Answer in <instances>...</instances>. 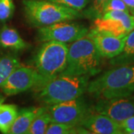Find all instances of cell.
<instances>
[{
	"instance_id": "4fadbf2b",
	"label": "cell",
	"mask_w": 134,
	"mask_h": 134,
	"mask_svg": "<svg viewBox=\"0 0 134 134\" xmlns=\"http://www.w3.org/2000/svg\"><path fill=\"white\" fill-rule=\"evenodd\" d=\"M46 110V107H31L22 109L10 130V134H26L34 119Z\"/></svg>"
},
{
	"instance_id": "ffe728a7",
	"label": "cell",
	"mask_w": 134,
	"mask_h": 134,
	"mask_svg": "<svg viewBox=\"0 0 134 134\" xmlns=\"http://www.w3.org/2000/svg\"><path fill=\"white\" fill-rule=\"evenodd\" d=\"M108 0H91L90 3L82 10L83 17L94 20L103 14L104 7Z\"/></svg>"
},
{
	"instance_id": "6da1fadb",
	"label": "cell",
	"mask_w": 134,
	"mask_h": 134,
	"mask_svg": "<svg viewBox=\"0 0 134 134\" xmlns=\"http://www.w3.org/2000/svg\"><path fill=\"white\" fill-rule=\"evenodd\" d=\"M86 92L97 100L130 96L134 92V65L116 66L89 82Z\"/></svg>"
},
{
	"instance_id": "8992f818",
	"label": "cell",
	"mask_w": 134,
	"mask_h": 134,
	"mask_svg": "<svg viewBox=\"0 0 134 134\" xmlns=\"http://www.w3.org/2000/svg\"><path fill=\"white\" fill-rule=\"evenodd\" d=\"M47 112L52 122L69 125H80L91 110L85 99L81 96L72 100L48 105Z\"/></svg>"
},
{
	"instance_id": "ba28073f",
	"label": "cell",
	"mask_w": 134,
	"mask_h": 134,
	"mask_svg": "<svg viewBox=\"0 0 134 134\" xmlns=\"http://www.w3.org/2000/svg\"><path fill=\"white\" fill-rule=\"evenodd\" d=\"M94 21V28L117 37H125L134 29V15L126 11H109Z\"/></svg>"
},
{
	"instance_id": "8fae6325",
	"label": "cell",
	"mask_w": 134,
	"mask_h": 134,
	"mask_svg": "<svg viewBox=\"0 0 134 134\" xmlns=\"http://www.w3.org/2000/svg\"><path fill=\"white\" fill-rule=\"evenodd\" d=\"M87 34L92 40L100 57L107 59L115 58L121 52L127 37H117L95 28L89 30Z\"/></svg>"
},
{
	"instance_id": "44dd1931",
	"label": "cell",
	"mask_w": 134,
	"mask_h": 134,
	"mask_svg": "<svg viewBox=\"0 0 134 134\" xmlns=\"http://www.w3.org/2000/svg\"><path fill=\"white\" fill-rule=\"evenodd\" d=\"M14 12L13 0H0V21L4 23L10 19Z\"/></svg>"
},
{
	"instance_id": "30bf717a",
	"label": "cell",
	"mask_w": 134,
	"mask_h": 134,
	"mask_svg": "<svg viewBox=\"0 0 134 134\" xmlns=\"http://www.w3.org/2000/svg\"><path fill=\"white\" fill-rule=\"evenodd\" d=\"M94 111L109 116L117 122H121L134 115V98L131 96L109 100H98Z\"/></svg>"
},
{
	"instance_id": "7a4b0ae2",
	"label": "cell",
	"mask_w": 134,
	"mask_h": 134,
	"mask_svg": "<svg viewBox=\"0 0 134 134\" xmlns=\"http://www.w3.org/2000/svg\"><path fill=\"white\" fill-rule=\"evenodd\" d=\"M89 82V76L60 74L34 90L39 101L52 105L82 96L86 92Z\"/></svg>"
},
{
	"instance_id": "277c9868",
	"label": "cell",
	"mask_w": 134,
	"mask_h": 134,
	"mask_svg": "<svg viewBox=\"0 0 134 134\" xmlns=\"http://www.w3.org/2000/svg\"><path fill=\"white\" fill-rule=\"evenodd\" d=\"M25 18L35 27L83 18L82 11L46 0H23Z\"/></svg>"
},
{
	"instance_id": "d4e9b609",
	"label": "cell",
	"mask_w": 134,
	"mask_h": 134,
	"mask_svg": "<svg viewBox=\"0 0 134 134\" xmlns=\"http://www.w3.org/2000/svg\"><path fill=\"white\" fill-rule=\"evenodd\" d=\"M129 9L130 13L134 15V0H122Z\"/></svg>"
},
{
	"instance_id": "52a82bcc",
	"label": "cell",
	"mask_w": 134,
	"mask_h": 134,
	"mask_svg": "<svg viewBox=\"0 0 134 134\" xmlns=\"http://www.w3.org/2000/svg\"><path fill=\"white\" fill-rule=\"evenodd\" d=\"M89 29L84 25L69 21L40 27L37 32L40 41H54L63 43H71L84 37Z\"/></svg>"
},
{
	"instance_id": "2e32d148",
	"label": "cell",
	"mask_w": 134,
	"mask_h": 134,
	"mask_svg": "<svg viewBox=\"0 0 134 134\" xmlns=\"http://www.w3.org/2000/svg\"><path fill=\"white\" fill-rule=\"evenodd\" d=\"M17 107L14 104H0V132L9 133L11 126L18 115Z\"/></svg>"
},
{
	"instance_id": "7402d4cb",
	"label": "cell",
	"mask_w": 134,
	"mask_h": 134,
	"mask_svg": "<svg viewBox=\"0 0 134 134\" xmlns=\"http://www.w3.org/2000/svg\"><path fill=\"white\" fill-rule=\"evenodd\" d=\"M55 2L60 5H64L69 8L77 10L78 11H82L87 7L91 2V0H46Z\"/></svg>"
},
{
	"instance_id": "ac0fdd59",
	"label": "cell",
	"mask_w": 134,
	"mask_h": 134,
	"mask_svg": "<svg viewBox=\"0 0 134 134\" xmlns=\"http://www.w3.org/2000/svg\"><path fill=\"white\" fill-rule=\"evenodd\" d=\"M91 133L88 130L81 125H69L61 123L51 122L46 134H74Z\"/></svg>"
},
{
	"instance_id": "603a6c76",
	"label": "cell",
	"mask_w": 134,
	"mask_h": 134,
	"mask_svg": "<svg viewBox=\"0 0 134 134\" xmlns=\"http://www.w3.org/2000/svg\"><path fill=\"white\" fill-rule=\"evenodd\" d=\"M115 10L130 12L128 8L122 0H108L104 7L103 14L109 11H115Z\"/></svg>"
},
{
	"instance_id": "cb8c5ba5",
	"label": "cell",
	"mask_w": 134,
	"mask_h": 134,
	"mask_svg": "<svg viewBox=\"0 0 134 134\" xmlns=\"http://www.w3.org/2000/svg\"><path fill=\"white\" fill-rule=\"evenodd\" d=\"M119 125L124 133L132 134L134 132V115L122 121Z\"/></svg>"
},
{
	"instance_id": "484cf974",
	"label": "cell",
	"mask_w": 134,
	"mask_h": 134,
	"mask_svg": "<svg viewBox=\"0 0 134 134\" xmlns=\"http://www.w3.org/2000/svg\"><path fill=\"white\" fill-rule=\"evenodd\" d=\"M4 100H5V98L2 96V94H1V92H0V104L3 103V102H4Z\"/></svg>"
},
{
	"instance_id": "e0dca14e",
	"label": "cell",
	"mask_w": 134,
	"mask_h": 134,
	"mask_svg": "<svg viewBox=\"0 0 134 134\" xmlns=\"http://www.w3.org/2000/svg\"><path fill=\"white\" fill-rule=\"evenodd\" d=\"M21 66L19 59L16 56L7 55L0 58V86L16 68Z\"/></svg>"
},
{
	"instance_id": "7c38bea8",
	"label": "cell",
	"mask_w": 134,
	"mask_h": 134,
	"mask_svg": "<svg viewBox=\"0 0 134 134\" xmlns=\"http://www.w3.org/2000/svg\"><path fill=\"white\" fill-rule=\"evenodd\" d=\"M91 133L121 134L124 133L119 122L109 116L100 113H90L80 124Z\"/></svg>"
},
{
	"instance_id": "d6986e66",
	"label": "cell",
	"mask_w": 134,
	"mask_h": 134,
	"mask_svg": "<svg viewBox=\"0 0 134 134\" xmlns=\"http://www.w3.org/2000/svg\"><path fill=\"white\" fill-rule=\"evenodd\" d=\"M51 122V117L46 110L34 119L26 134H46Z\"/></svg>"
},
{
	"instance_id": "4316f807",
	"label": "cell",
	"mask_w": 134,
	"mask_h": 134,
	"mask_svg": "<svg viewBox=\"0 0 134 134\" xmlns=\"http://www.w3.org/2000/svg\"><path fill=\"white\" fill-rule=\"evenodd\" d=\"M132 134H134V132H133V133H132Z\"/></svg>"
},
{
	"instance_id": "3957f363",
	"label": "cell",
	"mask_w": 134,
	"mask_h": 134,
	"mask_svg": "<svg viewBox=\"0 0 134 134\" xmlns=\"http://www.w3.org/2000/svg\"><path fill=\"white\" fill-rule=\"evenodd\" d=\"M100 55L92 40L86 34L69 46L66 67L61 74L93 76L100 71Z\"/></svg>"
},
{
	"instance_id": "9c48e42d",
	"label": "cell",
	"mask_w": 134,
	"mask_h": 134,
	"mask_svg": "<svg viewBox=\"0 0 134 134\" xmlns=\"http://www.w3.org/2000/svg\"><path fill=\"white\" fill-rule=\"evenodd\" d=\"M40 77L34 67L20 66L11 73L0 87L6 96H14L30 89H34L40 84Z\"/></svg>"
},
{
	"instance_id": "9a60e30c",
	"label": "cell",
	"mask_w": 134,
	"mask_h": 134,
	"mask_svg": "<svg viewBox=\"0 0 134 134\" xmlns=\"http://www.w3.org/2000/svg\"><path fill=\"white\" fill-rule=\"evenodd\" d=\"M113 66L130 65L134 63V29L126 37L125 46L121 52L115 58L110 59Z\"/></svg>"
},
{
	"instance_id": "5bb4252c",
	"label": "cell",
	"mask_w": 134,
	"mask_h": 134,
	"mask_svg": "<svg viewBox=\"0 0 134 134\" xmlns=\"http://www.w3.org/2000/svg\"><path fill=\"white\" fill-rule=\"evenodd\" d=\"M0 47L20 51L28 48V43L16 29L4 25L0 29Z\"/></svg>"
},
{
	"instance_id": "5b68a950",
	"label": "cell",
	"mask_w": 134,
	"mask_h": 134,
	"mask_svg": "<svg viewBox=\"0 0 134 134\" xmlns=\"http://www.w3.org/2000/svg\"><path fill=\"white\" fill-rule=\"evenodd\" d=\"M68 47L67 43L54 41H47L42 45L34 59V67L40 77L37 87L45 84L65 70Z\"/></svg>"
}]
</instances>
